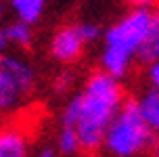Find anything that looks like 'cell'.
<instances>
[{
    "mask_svg": "<svg viewBox=\"0 0 159 157\" xmlns=\"http://www.w3.org/2000/svg\"><path fill=\"white\" fill-rule=\"evenodd\" d=\"M73 84V76L69 73V71H65V73H61L59 78H57V90L59 92H65V90H69Z\"/></svg>",
    "mask_w": 159,
    "mask_h": 157,
    "instance_id": "obj_13",
    "label": "cell"
},
{
    "mask_svg": "<svg viewBox=\"0 0 159 157\" xmlns=\"http://www.w3.org/2000/svg\"><path fill=\"white\" fill-rule=\"evenodd\" d=\"M19 21L34 25L46 11V0H8Z\"/></svg>",
    "mask_w": 159,
    "mask_h": 157,
    "instance_id": "obj_9",
    "label": "cell"
},
{
    "mask_svg": "<svg viewBox=\"0 0 159 157\" xmlns=\"http://www.w3.org/2000/svg\"><path fill=\"white\" fill-rule=\"evenodd\" d=\"M134 8H151L153 4H157L159 0H128Z\"/></svg>",
    "mask_w": 159,
    "mask_h": 157,
    "instance_id": "obj_15",
    "label": "cell"
},
{
    "mask_svg": "<svg viewBox=\"0 0 159 157\" xmlns=\"http://www.w3.org/2000/svg\"><path fill=\"white\" fill-rule=\"evenodd\" d=\"M2 17H4V4H2V0H0V21H2Z\"/></svg>",
    "mask_w": 159,
    "mask_h": 157,
    "instance_id": "obj_18",
    "label": "cell"
},
{
    "mask_svg": "<svg viewBox=\"0 0 159 157\" xmlns=\"http://www.w3.org/2000/svg\"><path fill=\"white\" fill-rule=\"evenodd\" d=\"M147 82H149V88H159V61H153L147 65Z\"/></svg>",
    "mask_w": 159,
    "mask_h": 157,
    "instance_id": "obj_12",
    "label": "cell"
},
{
    "mask_svg": "<svg viewBox=\"0 0 159 157\" xmlns=\"http://www.w3.org/2000/svg\"><path fill=\"white\" fill-rule=\"evenodd\" d=\"M7 53H11V42L7 38L4 27H0V55H7Z\"/></svg>",
    "mask_w": 159,
    "mask_h": 157,
    "instance_id": "obj_14",
    "label": "cell"
},
{
    "mask_svg": "<svg viewBox=\"0 0 159 157\" xmlns=\"http://www.w3.org/2000/svg\"><path fill=\"white\" fill-rule=\"evenodd\" d=\"M151 153H153V157H159V136L155 138V142H153V147H151Z\"/></svg>",
    "mask_w": 159,
    "mask_h": 157,
    "instance_id": "obj_17",
    "label": "cell"
},
{
    "mask_svg": "<svg viewBox=\"0 0 159 157\" xmlns=\"http://www.w3.org/2000/svg\"><path fill=\"white\" fill-rule=\"evenodd\" d=\"M0 157H30V141L21 128L11 126L0 130Z\"/></svg>",
    "mask_w": 159,
    "mask_h": 157,
    "instance_id": "obj_6",
    "label": "cell"
},
{
    "mask_svg": "<svg viewBox=\"0 0 159 157\" xmlns=\"http://www.w3.org/2000/svg\"><path fill=\"white\" fill-rule=\"evenodd\" d=\"M57 151L65 157H71L75 153L82 151V142H80L78 134L73 128H67V126H61L59 128V134H57Z\"/></svg>",
    "mask_w": 159,
    "mask_h": 157,
    "instance_id": "obj_11",
    "label": "cell"
},
{
    "mask_svg": "<svg viewBox=\"0 0 159 157\" xmlns=\"http://www.w3.org/2000/svg\"><path fill=\"white\" fill-rule=\"evenodd\" d=\"M153 21V11L132 8L113 21L103 34V48L98 55L101 71L115 80H124L130 73L136 59H140Z\"/></svg>",
    "mask_w": 159,
    "mask_h": 157,
    "instance_id": "obj_2",
    "label": "cell"
},
{
    "mask_svg": "<svg viewBox=\"0 0 159 157\" xmlns=\"http://www.w3.org/2000/svg\"><path fill=\"white\" fill-rule=\"evenodd\" d=\"M140 61L147 63V65L153 61H159V8L153 11L151 30H149L147 42L143 46V53H140Z\"/></svg>",
    "mask_w": 159,
    "mask_h": 157,
    "instance_id": "obj_10",
    "label": "cell"
},
{
    "mask_svg": "<svg viewBox=\"0 0 159 157\" xmlns=\"http://www.w3.org/2000/svg\"><path fill=\"white\" fill-rule=\"evenodd\" d=\"M36 67L23 55H0V115L19 109L36 90Z\"/></svg>",
    "mask_w": 159,
    "mask_h": 157,
    "instance_id": "obj_4",
    "label": "cell"
},
{
    "mask_svg": "<svg viewBox=\"0 0 159 157\" xmlns=\"http://www.w3.org/2000/svg\"><path fill=\"white\" fill-rule=\"evenodd\" d=\"M153 134L136 101H126L105 134L103 149L109 157H140L153 147Z\"/></svg>",
    "mask_w": 159,
    "mask_h": 157,
    "instance_id": "obj_3",
    "label": "cell"
},
{
    "mask_svg": "<svg viewBox=\"0 0 159 157\" xmlns=\"http://www.w3.org/2000/svg\"><path fill=\"white\" fill-rule=\"evenodd\" d=\"M101 38V27L92 21H78V23L61 25L48 42V53L61 65H71L80 61L88 44Z\"/></svg>",
    "mask_w": 159,
    "mask_h": 157,
    "instance_id": "obj_5",
    "label": "cell"
},
{
    "mask_svg": "<svg viewBox=\"0 0 159 157\" xmlns=\"http://www.w3.org/2000/svg\"><path fill=\"white\" fill-rule=\"evenodd\" d=\"M136 105H138L144 122L149 124V128L159 134V88H147L136 99Z\"/></svg>",
    "mask_w": 159,
    "mask_h": 157,
    "instance_id": "obj_7",
    "label": "cell"
},
{
    "mask_svg": "<svg viewBox=\"0 0 159 157\" xmlns=\"http://www.w3.org/2000/svg\"><path fill=\"white\" fill-rule=\"evenodd\" d=\"M124 103V88L119 80L105 71H94L65 103L61 126L75 130L84 151H96L103 147L105 134Z\"/></svg>",
    "mask_w": 159,
    "mask_h": 157,
    "instance_id": "obj_1",
    "label": "cell"
},
{
    "mask_svg": "<svg viewBox=\"0 0 159 157\" xmlns=\"http://www.w3.org/2000/svg\"><path fill=\"white\" fill-rule=\"evenodd\" d=\"M34 157H57V151L50 149V147H44V149H40Z\"/></svg>",
    "mask_w": 159,
    "mask_h": 157,
    "instance_id": "obj_16",
    "label": "cell"
},
{
    "mask_svg": "<svg viewBox=\"0 0 159 157\" xmlns=\"http://www.w3.org/2000/svg\"><path fill=\"white\" fill-rule=\"evenodd\" d=\"M4 31H7L8 42H11V48L25 50V48L32 46V42H34V25L15 19V21H11L8 25H4Z\"/></svg>",
    "mask_w": 159,
    "mask_h": 157,
    "instance_id": "obj_8",
    "label": "cell"
}]
</instances>
